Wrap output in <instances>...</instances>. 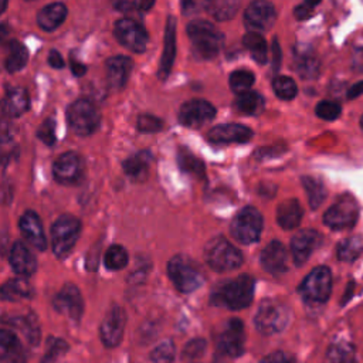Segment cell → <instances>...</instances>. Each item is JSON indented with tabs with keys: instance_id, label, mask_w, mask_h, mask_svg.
<instances>
[{
	"instance_id": "obj_1",
	"label": "cell",
	"mask_w": 363,
	"mask_h": 363,
	"mask_svg": "<svg viewBox=\"0 0 363 363\" xmlns=\"http://www.w3.org/2000/svg\"><path fill=\"white\" fill-rule=\"evenodd\" d=\"M254 296V279L240 275L221 281L211 291V303L233 311L247 308Z\"/></svg>"
},
{
	"instance_id": "obj_2",
	"label": "cell",
	"mask_w": 363,
	"mask_h": 363,
	"mask_svg": "<svg viewBox=\"0 0 363 363\" xmlns=\"http://www.w3.org/2000/svg\"><path fill=\"white\" fill-rule=\"evenodd\" d=\"M187 34L191 41V51L200 60H213L220 52L224 35L211 23L194 20L187 26Z\"/></svg>"
},
{
	"instance_id": "obj_3",
	"label": "cell",
	"mask_w": 363,
	"mask_h": 363,
	"mask_svg": "<svg viewBox=\"0 0 363 363\" xmlns=\"http://www.w3.org/2000/svg\"><path fill=\"white\" fill-rule=\"evenodd\" d=\"M167 274L174 286L184 294L196 291L204 281L200 267L184 254H177L170 258Z\"/></svg>"
},
{
	"instance_id": "obj_4",
	"label": "cell",
	"mask_w": 363,
	"mask_h": 363,
	"mask_svg": "<svg viewBox=\"0 0 363 363\" xmlns=\"http://www.w3.org/2000/svg\"><path fill=\"white\" fill-rule=\"evenodd\" d=\"M204 257L211 269L227 272L242 264L241 252L225 238L214 237L204 247Z\"/></svg>"
},
{
	"instance_id": "obj_5",
	"label": "cell",
	"mask_w": 363,
	"mask_h": 363,
	"mask_svg": "<svg viewBox=\"0 0 363 363\" xmlns=\"http://www.w3.org/2000/svg\"><path fill=\"white\" fill-rule=\"evenodd\" d=\"M357 218L359 206L356 199L349 193L340 194L323 214V223L329 228L337 231L353 228Z\"/></svg>"
},
{
	"instance_id": "obj_6",
	"label": "cell",
	"mask_w": 363,
	"mask_h": 363,
	"mask_svg": "<svg viewBox=\"0 0 363 363\" xmlns=\"http://www.w3.org/2000/svg\"><path fill=\"white\" fill-rule=\"evenodd\" d=\"M332 292V272L326 265L315 267L301 282L299 294L309 303H325Z\"/></svg>"
},
{
	"instance_id": "obj_7",
	"label": "cell",
	"mask_w": 363,
	"mask_h": 363,
	"mask_svg": "<svg viewBox=\"0 0 363 363\" xmlns=\"http://www.w3.org/2000/svg\"><path fill=\"white\" fill-rule=\"evenodd\" d=\"M81 231V223L71 214H64L51 227L52 251L58 258L67 257L74 248Z\"/></svg>"
},
{
	"instance_id": "obj_8",
	"label": "cell",
	"mask_w": 363,
	"mask_h": 363,
	"mask_svg": "<svg viewBox=\"0 0 363 363\" xmlns=\"http://www.w3.org/2000/svg\"><path fill=\"white\" fill-rule=\"evenodd\" d=\"M262 216L251 206L241 208L231 221V235L241 244H252L258 241L262 231Z\"/></svg>"
},
{
	"instance_id": "obj_9",
	"label": "cell",
	"mask_w": 363,
	"mask_h": 363,
	"mask_svg": "<svg viewBox=\"0 0 363 363\" xmlns=\"http://www.w3.org/2000/svg\"><path fill=\"white\" fill-rule=\"evenodd\" d=\"M288 320V308L275 299L262 301L254 319L255 328L264 335H274L281 332L286 326Z\"/></svg>"
},
{
	"instance_id": "obj_10",
	"label": "cell",
	"mask_w": 363,
	"mask_h": 363,
	"mask_svg": "<svg viewBox=\"0 0 363 363\" xmlns=\"http://www.w3.org/2000/svg\"><path fill=\"white\" fill-rule=\"evenodd\" d=\"M67 119L71 129L79 136L94 133L101 122L99 112L88 99H77L67 109Z\"/></svg>"
},
{
	"instance_id": "obj_11",
	"label": "cell",
	"mask_w": 363,
	"mask_h": 363,
	"mask_svg": "<svg viewBox=\"0 0 363 363\" xmlns=\"http://www.w3.org/2000/svg\"><path fill=\"white\" fill-rule=\"evenodd\" d=\"M115 37L118 41L133 52H143L147 45V31L139 23L132 18H121L113 27Z\"/></svg>"
},
{
	"instance_id": "obj_12",
	"label": "cell",
	"mask_w": 363,
	"mask_h": 363,
	"mask_svg": "<svg viewBox=\"0 0 363 363\" xmlns=\"http://www.w3.org/2000/svg\"><path fill=\"white\" fill-rule=\"evenodd\" d=\"M216 116V108L204 99H191L182 105L179 121L187 128H201Z\"/></svg>"
},
{
	"instance_id": "obj_13",
	"label": "cell",
	"mask_w": 363,
	"mask_h": 363,
	"mask_svg": "<svg viewBox=\"0 0 363 363\" xmlns=\"http://www.w3.org/2000/svg\"><path fill=\"white\" fill-rule=\"evenodd\" d=\"M84 166L81 157L75 152H65L58 156L52 164V174L58 183L75 184L81 180Z\"/></svg>"
},
{
	"instance_id": "obj_14",
	"label": "cell",
	"mask_w": 363,
	"mask_h": 363,
	"mask_svg": "<svg viewBox=\"0 0 363 363\" xmlns=\"http://www.w3.org/2000/svg\"><path fill=\"white\" fill-rule=\"evenodd\" d=\"M277 18L275 7L269 1L257 0L250 3V6L245 9L244 13V21L245 26L250 30L257 31H267L269 30Z\"/></svg>"
},
{
	"instance_id": "obj_15",
	"label": "cell",
	"mask_w": 363,
	"mask_h": 363,
	"mask_svg": "<svg viewBox=\"0 0 363 363\" xmlns=\"http://www.w3.org/2000/svg\"><path fill=\"white\" fill-rule=\"evenodd\" d=\"M126 316L121 306L113 305L101 323V340L106 347H115L123 336Z\"/></svg>"
},
{
	"instance_id": "obj_16",
	"label": "cell",
	"mask_w": 363,
	"mask_h": 363,
	"mask_svg": "<svg viewBox=\"0 0 363 363\" xmlns=\"http://www.w3.org/2000/svg\"><path fill=\"white\" fill-rule=\"evenodd\" d=\"M322 235L316 230H301L291 240V252L296 267H302L312 252L320 245Z\"/></svg>"
},
{
	"instance_id": "obj_17",
	"label": "cell",
	"mask_w": 363,
	"mask_h": 363,
	"mask_svg": "<svg viewBox=\"0 0 363 363\" xmlns=\"http://www.w3.org/2000/svg\"><path fill=\"white\" fill-rule=\"evenodd\" d=\"M245 333L244 325L240 319H230L218 337V347L223 353L235 357L240 356L244 350Z\"/></svg>"
},
{
	"instance_id": "obj_18",
	"label": "cell",
	"mask_w": 363,
	"mask_h": 363,
	"mask_svg": "<svg viewBox=\"0 0 363 363\" xmlns=\"http://www.w3.org/2000/svg\"><path fill=\"white\" fill-rule=\"evenodd\" d=\"M82 296L78 288L72 284H67L54 298V308L68 316L72 320H79L82 315Z\"/></svg>"
},
{
	"instance_id": "obj_19",
	"label": "cell",
	"mask_w": 363,
	"mask_h": 363,
	"mask_svg": "<svg viewBox=\"0 0 363 363\" xmlns=\"http://www.w3.org/2000/svg\"><path fill=\"white\" fill-rule=\"evenodd\" d=\"M252 138V130L240 123H224L210 129L208 140L217 145L244 143Z\"/></svg>"
},
{
	"instance_id": "obj_20",
	"label": "cell",
	"mask_w": 363,
	"mask_h": 363,
	"mask_svg": "<svg viewBox=\"0 0 363 363\" xmlns=\"http://www.w3.org/2000/svg\"><path fill=\"white\" fill-rule=\"evenodd\" d=\"M261 265L271 275H282L288 268V254L279 241H271L259 255Z\"/></svg>"
},
{
	"instance_id": "obj_21",
	"label": "cell",
	"mask_w": 363,
	"mask_h": 363,
	"mask_svg": "<svg viewBox=\"0 0 363 363\" xmlns=\"http://www.w3.org/2000/svg\"><path fill=\"white\" fill-rule=\"evenodd\" d=\"M20 231L27 240L30 245H33L38 251H44L47 247L45 234L43 230V224L37 213L27 210L20 218Z\"/></svg>"
},
{
	"instance_id": "obj_22",
	"label": "cell",
	"mask_w": 363,
	"mask_h": 363,
	"mask_svg": "<svg viewBox=\"0 0 363 363\" xmlns=\"http://www.w3.org/2000/svg\"><path fill=\"white\" fill-rule=\"evenodd\" d=\"M132 68H133V61L129 57H125V55L111 57L106 61V78H108L109 86L113 89H122L128 82Z\"/></svg>"
},
{
	"instance_id": "obj_23",
	"label": "cell",
	"mask_w": 363,
	"mask_h": 363,
	"mask_svg": "<svg viewBox=\"0 0 363 363\" xmlns=\"http://www.w3.org/2000/svg\"><path fill=\"white\" fill-rule=\"evenodd\" d=\"M174 54H176V20H174V17L170 16L167 18V24H166L164 47H163L162 58L159 62V71H157V77L162 81H164L172 71Z\"/></svg>"
},
{
	"instance_id": "obj_24",
	"label": "cell",
	"mask_w": 363,
	"mask_h": 363,
	"mask_svg": "<svg viewBox=\"0 0 363 363\" xmlns=\"http://www.w3.org/2000/svg\"><path fill=\"white\" fill-rule=\"evenodd\" d=\"M10 265L18 275L30 277L37 269L35 257L31 251L20 241H16L10 250Z\"/></svg>"
},
{
	"instance_id": "obj_25",
	"label": "cell",
	"mask_w": 363,
	"mask_h": 363,
	"mask_svg": "<svg viewBox=\"0 0 363 363\" xmlns=\"http://www.w3.org/2000/svg\"><path fill=\"white\" fill-rule=\"evenodd\" d=\"M295 69L303 79H315L320 72V62L309 47H296L294 54Z\"/></svg>"
},
{
	"instance_id": "obj_26",
	"label": "cell",
	"mask_w": 363,
	"mask_h": 363,
	"mask_svg": "<svg viewBox=\"0 0 363 363\" xmlns=\"http://www.w3.org/2000/svg\"><path fill=\"white\" fill-rule=\"evenodd\" d=\"M302 207L296 199H288L279 203L277 208V221L284 230H294L301 224Z\"/></svg>"
},
{
	"instance_id": "obj_27",
	"label": "cell",
	"mask_w": 363,
	"mask_h": 363,
	"mask_svg": "<svg viewBox=\"0 0 363 363\" xmlns=\"http://www.w3.org/2000/svg\"><path fill=\"white\" fill-rule=\"evenodd\" d=\"M67 7L62 3H51L44 6L37 14L38 26L45 31H52L61 26L67 17Z\"/></svg>"
},
{
	"instance_id": "obj_28",
	"label": "cell",
	"mask_w": 363,
	"mask_h": 363,
	"mask_svg": "<svg viewBox=\"0 0 363 363\" xmlns=\"http://www.w3.org/2000/svg\"><path fill=\"white\" fill-rule=\"evenodd\" d=\"M30 106V98L26 89L23 88H13L7 91L4 101H3V111L9 116H20L23 115Z\"/></svg>"
},
{
	"instance_id": "obj_29",
	"label": "cell",
	"mask_w": 363,
	"mask_h": 363,
	"mask_svg": "<svg viewBox=\"0 0 363 363\" xmlns=\"http://www.w3.org/2000/svg\"><path fill=\"white\" fill-rule=\"evenodd\" d=\"M149 163H150V153L139 152L123 162V170L132 180L142 182L147 176Z\"/></svg>"
},
{
	"instance_id": "obj_30",
	"label": "cell",
	"mask_w": 363,
	"mask_h": 363,
	"mask_svg": "<svg viewBox=\"0 0 363 363\" xmlns=\"http://www.w3.org/2000/svg\"><path fill=\"white\" fill-rule=\"evenodd\" d=\"M363 254V238L360 235H350L342 240L336 247L337 259L342 262H353Z\"/></svg>"
},
{
	"instance_id": "obj_31",
	"label": "cell",
	"mask_w": 363,
	"mask_h": 363,
	"mask_svg": "<svg viewBox=\"0 0 363 363\" xmlns=\"http://www.w3.org/2000/svg\"><path fill=\"white\" fill-rule=\"evenodd\" d=\"M177 164L182 172L189 173L194 177L203 179L206 176V166L204 163L196 157L189 149L179 147L177 150Z\"/></svg>"
},
{
	"instance_id": "obj_32",
	"label": "cell",
	"mask_w": 363,
	"mask_h": 363,
	"mask_svg": "<svg viewBox=\"0 0 363 363\" xmlns=\"http://www.w3.org/2000/svg\"><path fill=\"white\" fill-rule=\"evenodd\" d=\"M28 60V52L27 48L20 44L18 41H10L7 45V55L4 60V67L9 72H16L24 68Z\"/></svg>"
},
{
	"instance_id": "obj_33",
	"label": "cell",
	"mask_w": 363,
	"mask_h": 363,
	"mask_svg": "<svg viewBox=\"0 0 363 363\" xmlns=\"http://www.w3.org/2000/svg\"><path fill=\"white\" fill-rule=\"evenodd\" d=\"M301 180H302V186L308 194V201H309L311 208L316 210L325 201V199L328 196L325 184L312 176H302Z\"/></svg>"
},
{
	"instance_id": "obj_34",
	"label": "cell",
	"mask_w": 363,
	"mask_h": 363,
	"mask_svg": "<svg viewBox=\"0 0 363 363\" xmlns=\"http://www.w3.org/2000/svg\"><path fill=\"white\" fill-rule=\"evenodd\" d=\"M31 296V286L23 278L9 279L1 286V298L4 301H20Z\"/></svg>"
},
{
	"instance_id": "obj_35",
	"label": "cell",
	"mask_w": 363,
	"mask_h": 363,
	"mask_svg": "<svg viewBox=\"0 0 363 363\" xmlns=\"http://www.w3.org/2000/svg\"><path fill=\"white\" fill-rule=\"evenodd\" d=\"M325 363H357L353 346L347 342L333 343L326 352Z\"/></svg>"
},
{
	"instance_id": "obj_36",
	"label": "cell",
	"mask_w": 363,
	"mask_h": 363,
	"mask_svg": "<svg viewBox=\"0 0 363 363\" xmlns=\"http://www.w3.org/2000/svg\"><path fill=\"white\" fill-rule=\"evenodd\" d=\"M244 47L251 52L252 58L258 64H264L267 61V41L265 38L255 31H250L242 38Z\"/></svg>"
},
{
	"instance_id": "obj_37",
	"label": "cell",
	"mask_w": 363,
	"mask_h": 363,
	"mask_svg": "<svg viewBox=\"0 0 363 363\" xmlns=\"http://www.w3.org/2000/svg\"><path fill=\"white\" fill-rule=\"evenodd\" d=\"M235 106L242 113L258 115L264 109V98L255 91H248L238 95V98L235 99Z\"/></svg>"
},
{
	"instance_id": "obj_38",
	"label": "cell",
	"mask_w": 363,
	"mask_h": 363,
	"mask_svg": "<svg viewBox=\"0 0 363 363\" xmlns=\"http://www.w3.org/2000/svg\"><path fill=\"white\" fill-rule=\"evenodd\" d=\"M240 4L238 1L233 0H216V1H207L206 9L207 11L216 18V20H228L233 18L238 10Z\"/></svg>"
},
{
	"instance_id": "obj_39",
	"label": "cell",
	"mask_w": 363,
	"mask_h": 363,
	"mask_svg": "<svg viewBox=\"0 0 363 363\" xmlns=\"http://www.w3.org/2000/svg\"><path fill=\"white\" fill-rule=\"evenodd\" d=\"M104 264L108 269H122L126 264H128V252L126 250L119 245V244H113L111 245L104 257Z\"/></svg>"
},
{
	"instance_id": "obj_40",
	"label": "cell",
	"mask_w": 363,
	"mask_h": 363,
	"mask_svg": "<svg viewBox=\"0 0 363 363\" xmlns=\"http://www.w3.org/2000/svg\"><path fill=\"white\" fill-rule=\"evenodd\" d=\"M272 88H274L275 95L279 99H284V101H291L298 94V86H296L295 81L291 77H284L282 75V77L274 78Z\"/></svg>"
},
{
	"instance_id": "obj_41",
	"label": "cell",
	"mask_w": 363,
	"mask_h": 363,
	"mask_svg": "<svg viewBox=\"0 0 363 363\" xmlns=\"http://www.w3.org/2000/svg\"><path fill=\"white\" fill-rule=\"evenodd\" d=\"M254 84V74L247 69H237L230 75V88L235 94L248 92Z\"/></svg>"
},
{
	"instance_id": "obj_42",
	"label": "cell",
	"mask_w": 363,
	"mask_h": 363,
	"mask_svg": "<svg viewBox=\"0 0 363 363\" xmlns=\"http://www.w3.org/2000/svg\"><path fill=\"white\" fill-rule=\"evenodd\" d=\"M315 113L318 118H320L323 121H335L340 116L342 106L335 101L325 99V101L318 102V105L315 106Z\"/></svg>"
},
{
	"instance_id": "obj_43",
	"label": "cell",
	"mask_w": 363,
	"mask_h": 363,
	"mask_svg": "<svg viewBox=\"0 0 363 363\" xmlns=\"http://www.w3.org/2000/svg\"><path fill=\"white\" fill-rule=\"evenodd\" d=\"M67 349H68V346L64 340L50 337L47 342V350L43 356L41 363H55L57 359L67 352Z\"/></svg>"
},
{
	"instance_id": "obj_44",
	"label": "cell",
	"mask_w": 363,
	"mask_h": 363,
	"mask_svg": "<svg viewBox=\"0 0 363 363\" xmlns=\"http://www.w3.org/2000/svg\"><path fill=\"white\" fill-rule=\"evenodd\" d=\"M18 329H21L24 332V335L27 336L28 342L31 345H37L40 340V330H38V325L35 322V319L33 316L30 318H18L14 323Z\"/></svg>"
},
{
	"instance_id": "obj_45",
	"label": "cell",
	"mask_w": 363,
	"mask_h": 363,
	"mask_svg": "<svg viewBox=\"0 0 363 363\" xmlns=\"http://www.w3.org/2000/svg\"><path fill=\"white\" fill-rule=\"evenodd\" d=\"M174 357V346L172 340H164L159 346L155 347V350L150 354V359L153 363H173Z\"/></svg>"
},
{
	"instance_id": "obj_46",
	"label": "cell",
	"mask_w": 363,
	"mask_h": 363,
	"mask_svg": "<svg viewBox=\"0 0 363 363\" xmlns=\"http://www.w3.org/2000/svg\"><path fill=\"white\" fill-rule=\"evenodd\" d=\"M136 126L140 132L155 133V132L162 129V121L159 118L150 115V113H143V115H139Z\"/></svg>"
},
{
	"instance_id": "obj_47",
	"label": "cell",
	"mask_w": 363,
	"mask_h": 363,
	"mask_svg": "<svg viewBox=\"0 0 363 363\" xmlns=\"http://www.w3.org/2000/svg\"><path fill=\"white\" fill-rule=\"evenodd\" d=\"M37 135L41 142H44L48 146H52L55 143V123L51 118L45 119L41 126L37 130Z\"/></svg>"
},
{
	"instance_id": "obj_48",
	"label": "cell",
	"mask_w": 363,
	"mask_h": 363,
	"mask_svg": "<svg viewBox=\"0 0 363 363\" xmlns=\"http://www.w3.org/2000/svg\"><path fill=\"white\" fill-rule=\"evenodd\" d=\"M155 3L153 1H116L113 3V7L119 11H126V13H130V11H146L149 10Z\"/></svg>"
},
{
	"instance_id": "obj_49",
	"label": "cell",
	"mask_w": 363,
	"mask_h": 363,
	"mask_svg": "<svg viewBox=\"0 0 363 363\" xmlns=\"http://www.w3.org/2000/svg\"><path fill=\"white\" fill-rule=\"evenodd\" d=\"M204 350H206V342L203 339H194L186 345L183 354L187 359H194V357H199Z\"/></svg>"
},
{
	"instance_id": "obj_50",
	"label": "cell",
	"mask_w": 363,
	"mask_h": 363,
	"mask_svg": "<svg viewBox=\"0 0 363 363\" xmlns=\"http://www.w3.org/2000/svg\"><path fill=\"white\" fill-rule=\"evenodd\" d=\"M320 1H305L302 4H298L294 9V16L298 20H306L313 14V7L318 6Z\"/></svg>"
},
{
	"instance_id": "obj_51",
	"label": "cell",
	"mask_w": 363,
	"mask_h": 363,
	"mask_svg": "<svg viewBox=\"0 0 363 363\" xmlns=\"http://www.w3.org/2000/svg\"><path fill=\"white\" fill-rule=\"evenodd\" d=\"M261 363H295L294 357L284 352H274L268 356H265Z\"/></svg>"
},
{
	"instance_id": "obj_52",
	"label": "cell",
	"mask_w": 363,
	"mask_h": 363,
	"mask_svg": "<svg viewBox=\"0 0 363 363\" xmlns=\"http://www.w3.org/2000/svg\"><path fill=\"white\" fill-rule=\"evenodd\" d=\"M0 363H24V354L21 349L0 353Z\"/></svg>"
},
{
	"instance_id": "obj_53",
	"label": "cell",
	"mask_w": 363,
	"mask_h": 363,
	"mask_svg": "<svg viewBox=\"0 0 363 363\" xmlns=\"http://www.w3.org/2000/svg\"><path fill=\"white\" fill-rule=\"evenodd\" d=\"M279 62H281V48L277 38H274V43L271 47V69L274 72L279 68Z\"/></svg>"
},
{
	"instance_id": "obj_54",
	"label": "cell",
	"mask_w": 363,
	"mask_h": 363,
	"mask_svg": "<svg viewBox=\"0 0 363 363\" xmlns=\"http://www.w3.org/2000/svg\"><path fill=\"white\" fill-rule=\"evenodd\" d=\"M48 64H50L52 68L60 69V68L64 67V60H62V57H61V54H60L58 51L51 50L50 54H48Z\"/></svg>"
},
{
	"instance_id": "obj_55",
	"label": "cell",
	"mask_w": 363,
	"mask_h": 363,
	"mask_svg": "<svg viewBox=\"0 0 363 363\" xmlns=\"http://www.w3.org/2000/svg\"><path fill=\"white\" fill-rule=\"evenodd\" d=\"M360 95H363V79L359 81V82H356V84H353V85L347 89L346 98H347V99H354V98H357V96H360Z\"/></svg>"
},
{
	"instance_id": "obj_56",
	"label": "cell",
	"mask_w": 363,
	"mask_h": 363,
	"mask_svg": "<svg viewBox=\"0 0 363 363\" xmlns=\"http://www.w3.org/2000/svg\"><path fill=\"white\" fill-rule=\"evenodd\" d=\"M69 67H71L72 74L77 75V77H82V75L86 72V67H85L82 62H79V61H77V60H74V58H71Z\"/></svg>"
},
{
	"instance_id": "obj_57",
	"label": "cell",
	"mask_w": 363,
	"mask_h": 363,
	"mask_svg": "<svg viewBox=\"0 0 363 363\" xmlns=\"http://www.w3.org/2000/svg\"><path fill=\"white\" fill-rule=\"evenodd\" d=\"M206 7V3H197V1H183L182 9L184 13H196L199 7Z\"/></svg>"
},
{
	"instance_id": "obj_58",
	"label": "cell",
	"mask_w": 363,
	"mask_h": 363,
	"mask_svg": "<svg viewBox=\"0 0 363 363\" xmlns=\"http://www.w3.org/2000/svg\"><path fill=\"white\" fill-rule=\"evenodd\" d=\"M353 289H354V282H353V281H350V282L347 284V289L345 291V296H343V299H342V305H345L346 302H349V299L352 298Z\"/></svg>"
},
{
	"instance_id": "obj_59",
	"label": "cell",
	"mask_w": 363,
	"mask_h": 363,
	"mask_svg": "<svg viewBox=\"0 0 363 363\" xmlns=\"http://www.w3.org/2000/svg\"><path fill=\"white\" fill-rule=\"evenodd\" d=\"M359 123H360V128L363 129V115L360 116V121H359Z\"/></svg>"
}]
</instances>
